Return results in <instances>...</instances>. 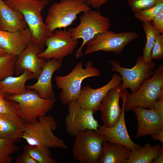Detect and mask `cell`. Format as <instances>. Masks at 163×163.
Returning <instances> with one entry per match:
<instances>
[{"instance_id": "obj_1", "label": "cell", "mask_w": 163, "mask_h": 163, "mask_svg": "<svg viewBox=\"0 0 163 163\" xmlns=\"http://www.w3.org/2000/svg\"><path fill=\"white\" fill-rule=\"evenodd\" d=\"M2 0L12 9L22 13L31 34V41L44 49L46 39L53 34L47 28L41 14L49 0Z\"/></svg>"}, {"instance_id": "obj_2", "label": "cell", "mask_w": 163, "mask_h": 163, "mask_svg": "<svg viewBox=\"0 0 163 163\" xmlns=\"http://www.w3.org/2000/svg\"><path fill=\"white\" fill-rule=\"evenodd\" d=\"M57 127L56 122L52 116H42L35 122L25 123L22 138L30 145L66 149L67 146L64 141L53 133Z\"/></svg>"}, {"instance_id": "obj_3", "label": "cell", "mask_w": 163, "mask_h": 163, "mask_svg": "<svg viewBox=\"0 0 163 163\" xmlns=\"http://www.w3.org/2000/svg\"><path fill=\"white\" fill-rule=\"evenodd\" d=\"M101 75L100 71L94 66L91 61H88L85 69L82 62L76 64L72 71L64 76H56L57 87L61 90L59 99L63 105L68 104L77 100L81 92L82 81L86 78Z\"/></svg>"}, {"instance_id": "obj_4", "label": "cell", "mask_w": 163, "mask_h": 163, "mask_svg": "<svg viewBox=\"0 0 163 163\" xmlns=\"http://www.w3.org/2000/svg\"><path fill=\"white\" fill-rule=\"evenodd\" d=\"M163 92V65L155 69L152 77L146 80L133 93H128L126 99L125 112L136 107L152 109L160 94Z\"/></svg>"}, {"instance_id": "obj_5", "label": "cell", "mask_w": 163, "mask_h": 163, "mask_svg": "<svg viewBox=\"0 0 163 163\" xmlns=\"http://www.w3.org/2000/svg\"><path fill=\"white\" fill-rule=\"evenodd\" d=\"M75 137L72 149L73 159L80 163H98L102 155L103 144L107 141L104 136L99 131L88 129Z\"/></svg>"}, {"instance_id": "obj_6", "label": "cell", "mask_w": 163, "mask_h": 163, "mask_svg": "<svg viewBox=\"0 0 163 163\" xmlns=\"http://www.w3.org/2000/svg\"><path fill=\"white\" fill-rule=\"evenodd\" d=\"M91 10L83 0H61L50 7L45 23L51 33L70 26L82 12Z\"/></svg>"}, {"instance_id": "obj_7", "label": "cell", "mask_w": 163, "mask_h": 163, "mask_svg": "<svg viewBox=\"0 0 163 163\" xmlns=\"http://www.w3.org/2000/svg\"><path fill=\"white\" fill-rule=\"evenodd\" d=\"M80 24L76 27L69 28L68 30L72 39L81 38L83 42L75 52V57L78 59L83 55L82 48L86 43L98 34L108 30L110 26L108 18L103 16L99 11L90 10L83 12L80 17Z\"/></svg>"}, {"instance_id": "obj_8", "label": "cell", "mask_w": 163, "mask_h": 163, "mask_svg": "<svg viewBox=\"0 0 163 163\" xmlns=\"http://www.w3.org/2000/svg\"><path fill=\"white\" fill-rule=\"evenodd\" d=\"M6 98L18 103L19 115L27 123L35 122L39 117L46 115L56 101V98H42L35 91L28 89L22 94L8 95Z\"/></svg>"}, {"instance_id": "obj_9", "label": "cell", "mask_w": 163, "mask_h": 163, "mask_svg": "<svg viewBox=\"0 0 163 163\" xmlns=\"http://www.w3.org/2000/svg\"><path fill=\"white\" fill-rule=\"evenodd\" d=\"M109 62L111 65V71L119 73L121 77V85L123 91L129 88L132 93L136 92L145 81L153 75L157 66L154 61L145 62L141 56L137 57L135 65L130 69L121 66L116 60Z\"/></svg>"}, {"instance_id": "obj_10", "label": "cell", "mask_w": 163, "mask_h": 163, "mask_svg": "<svg viewBox=\"0 0 163 163\" xmlns=\"http://www.w3.org/2000/svg\"><path fill=\"white\" fill-rule=\"evenodd\" d=\"M139 36L135 32L117 33L108 30L96 35L86 43L87 48L85 54L102 50L120 54L126 46Z\"/></svg>"}, {"instance_id": "obj_11", "label": "cell", "mask_w": 163, "mask_h": 163, "mask_svg": "<svg viewBox=\"0 0 163 163\" xmlns=\"http://www.w3.org/2000/svg\"><path fill=\"white\" fill-rule=\"evenodd\" d=\"M68 110L65 123L68 134L75 137L79 132L86 130L98 131L100 125L94 117V113L82 107L77 100L68 104Z\"/></svg>"}, {"instance_id": "obj_12", "label": "cell", "mask_w": 163, "mask_h": 163, "mask_svg": "<svg viewBox=\"0 0 163 163\" xmlns=\"http://www.w3.org/2000/svg\"><path fill=\"white\" fill-rule=\"evenodd\" d=\"M54 32L46 40V48L38 56L45 59H53L62 61L65 57L73 53L78 41L72 39L68 30L59 29Z\"/></svg>"}, {"instance_id": "obj_13", "label": "cell", "mask_w": 163, "mask_h": 163, "mask_svg": "<svg viewBox=\"0 0 163 163\" xmlns=\"http://www.w3.org/2000/svg\"><path fill=\"white\" fill-rule=\"evenodd\" d=\"M128 93V91L127 90L122 92V113L117 123L110 127H106L104 125L99 126L98 130L104 136L107 141L121 145L131 150H135L139 149L142 146L132 141L126 129L125 117V106L126 97Z\"/></svg>"}, {"instance_id": "obj_14", "label": "cell", "mask_w": 163, "mask_h": 163, "mask_svg": "<svg viewBox=\"0 0 163 163\" xmlns=\"http://www.w3.org/2000/svg\"><path fill=\"white\" fill-rule=\"evenodd\" d=\"M121 82V76L116 72L109 82L102 87L95 89L88 85L84 87L77 100L82 107L95 113L99 110L102 101L108 92Z\"/></svg>"}, {"instance_id": "obj_15", "label": "cell", "mask_w": 163, "mask_h": 163, "mask_svg": "<svg viewBox=\"0 0 163 163\" xmlns=\"http://www.w3.org/2000/svg\"><path fill=\"white\" fill-rule=\"evenodd\" d=\"M44 50L31 41L17 56L15 74L18 76L26 69L33 73L34 79L37 78L46 61L45 59L39 58L38 55Z\"/></svg>"}, {"instance_id": "obj_16", "label": "cell", "mask_w": 163, "mask_h": 163, "mask_svg": "<svg viewBox=\"0 0 163 163\" xmlns=\"http://www.w3.org/2000/svg\"><path fill=\"white\" fill-rule=\"evenodd\" d=\"M123 91L121 85L119 84L110 89L102 101L99 110L101 119L104 126L112 127L119 120L122 111L119 102Z\"/></svg>"}, {"instance_id": "obj_17", "label": "cell", "mask_w": 163, "mask_h": 163, "mask_svg": "<svg viewBox=\"0 0 163 163\" xmlns=\"http://www.w3.org/2000/svg\"><path fill=\"white\" fill-rule=\"evenodd\" d=\"M62 61L53 59H47L35 83L26 85V88L36 91L42 98L50 99L55 98L52 83L53 73L60 68Z\"/></svg>"}, {"instance_id": "obj_18", "label": "cell", "mask_w": 163, "mask_h": 163, "mask_svg": "<svg viewBox=\"0 0 163 163\" xmlns=\"http://www.w3.org/2000/svg\"><path fill=\"white\" fill-rule=\"evenodd\" d=\"M136 117L138 126L135 138L151 135L163 129V117L153 108L136 107L132 110Z\"/></svg>"}, {"instance_id": "obj_19", "label": "cell", "mask_w": 163, "mask_h": 163, "mask_svg": "<svg viewBox=\"0 0 163 163\" xmlns=\"http://www.w3.org/2000/svg\"><path fill=\"white\" fill-rule=\"evenodd\" d=\"M31 40V34L28 28L14 32L0 30V47L8 54L18 56Z\"/></svg>"}, {"instance_id": "obj_20", "label": "cell", "mask_w": 163, "mask_h": 163, "mask_svg": "<svg viewBox=\"0 0 163 163\" xmlns=\"http://www.w3.org/2000/svg\"><path fill=\"white\" fill-rule=\"evenodd\" d=\"M27 28L22 13L12 9L0 0V30L14 32Z\"/></svg>"}, {"instance_id": "obj_21", "label": "cell", "mask_w": 163, "mask_h": 163, "mask_svg": "<svg viewBox=\"0 0 163 163\" xmlns=\"http://www.w3.org/2000/svg\"><path fill=\"white\" fill-rule=\"evenodd\" d=\"M25 123L21 119L0 114V139L14 142L20 141L22 138Z\"/></svg>"}, {"instance_id": "obj_22", "label": "cell", "mask_w": 163, "mask_h": 163, "mask_svg": "<svg viewBox=\"0 0 163 163\" xmlns=\"http://www.w3.org/2000/svg\"><path fill=\"white\" fill-rule=\"evenodd\" d=\"M32 78L33 73L25 69L18 76H10L0 81V89L8 95L22 94L28 90L26 88V82Z\"/></svg>"}, {"instance_id": "obj_23", "label": "cell", "mask_w": 163, "mask_h": 163, "mask_svg": "<svg viewBox=\"0 0 163 163\" xmlns=\"http://www.w3.org/2000/svg\"><path fill=\"white\" fill-rule=\"evenodd\" d=\"M131 150L121 145L105 141L99 163H125Z\"/></svg>"}, {"instance_id": "obj_24", "label": "cell", "mask_w": 163, "mask_h": 163, "mask_svg": "<svg viewBox=\"0 0 163 163\" xmlns=\"http://www.w3.org/2000/svg\"><path fill=\"white\" fill-rule=\"evenodd\" d=\"M163 152L162 145L153 146L147 143L138 149L131 150L125 163H151Z\"/></svg>"}, {"instance_id": "obj_25", "label": "cell", "mask_w": 163, "mask_h": 163, "mask_svg": "<svg viewBox=\"0 0 163 163\" xmlns=\"http://www.w3.org/2000/svg\"><path fill=\"white\" fill-rule=\"evenodd\" d=\"M142 27L146 37V41L143 50L142 56L144 61L148 63L153 60L152 59V50L157 37L161 34L151 22H143Z\"/></svg>"}, {"instance_id": "obj_26", "label": "cell", "mask_w": 163, "mask_h": 163, "mask_svg": "<svg viewBox=\"0 0 163 163\" xmlns=\"http://www.w3.org/2000/svg\"><path fill=\"white\" fill-rule=\"evenodd\" d=\"M50 149L46 146L27 144L24 147V151L27 153L37 163H56L52 157Z\"/></svg>"}, {"instance_id": "obj_27", "label": "cell", "mask_w": 163, "mask_h": 163, "mask_svg": "<svg viewBox=\"0 0 163 163\" xmlns=\"http://www.w3.org/2000/svg\"><path fill=\"white\" fill-rule=\"evenodd\" d=\"M17 56L7 54L0 57V81L15 74Z\"/></svg>"}, {"instance_id": "obj_28", "label": "cell", "mask_w": 163, "mask_h": 163, "mask_svg": "<svg viewBox=\"0 0 163 163\" xmlns=\"http://www.w3.org/2000/svg\"><path fill=\"white\" fill-rule=\"evenodd\" d=\"M14 142L11 140L0 139V163H11V156L18 150Z\"/></svg>"}, {"instance_id": "obj_29", "label": "cell", "mask_w": 163, "mask_h": 163, "mask_svg": "<svg viewBox=\"0 0 163 163\" xmlns=\"http://www.w3.org/2000/svg\"><path fill=\"white\" fill-rule=\"evenodd\" d=\"M163 10V0H157L153 6L134 13L135 17L143 22H151L154 18Z\"/></svg>"}, {"instance_id": "obj_30", "label": "cell", "mask_w": 163, "mask_h": 163, "mask_svg": "<svg viewBox=\"0 0 163 163\" xmlns=\"http://www.w3.org/2000/svg\"><path fill=\"white\" fill-rule=\"evenodd\" d=\"M0 114L15 119H21L18 113V103L6 97L0 99Z\"/></svg>"}, {"instance_id": "obj_31", "label": "cell", "mask_w": 163, "mask_h": 163, "mask_svg": "<svg viewBox=\"0 0 163 163\" xmlns=\"http://www.w3.org/2000/svg\"><path fill=\"white\" fill-rule=\"evenodd\" d=\"M157 0H127L131 11H136L149 8L156 4Z\"/></svg>"}, {"instance_id": "obj_32", "label": "cell", "mask_w": 163, "mask_h": 163, "mask_svg": "<svg viewBox=\"0 0 163 163\" xmlns=\"http://www.w3.org/2000/svg\"><path fill=\"white\" fill-rule=\"evenodd\" d=\"M152 60H161L163 59V34L158 35L152 50Z\"/></svg>"}, {"instance_id": "obj_33", "label": "cell", "mask_w": 163, "mask_h": 163, "mask_svg": "<svg viewBox=\"0 0 163 163\" xmlns=\"http://www.w3.org/2000/svg\"><path fill=\"white\" fill-rule=\"evenodd\" d=\"M152 21V24L158 30L161 34H163V10L158 14Z\"/></svg>"}, {"instance_id": "obj_34", "label": "cell", "mask_w": 163, "mask_h": 163, "mask_svg": "<svg viewBox=\"0 0 163 163\" xmlns=\"http://www.w3.org/2000/svg\"><path fill=\"white\" fill-rule=\"evenodd\" d=\"M15 161L16 163H37L36 160L24 151L17 157Z\"/></svg>"}, {"instance_id": "obj_35", "label": "cell", "mask_w": 163, "mask_h": 163, "mask_svg": "<svg viewBox=\"0 0 163 163\" xmlns=\"http://www.w3.org/2000/svg\"><path fill=\"white\" fill-rule=\"evenodd\" d=\"M153 108L160 116L163 117V92L160 94L155 102Z\"/></svg>"}, {"instance_id": "obj_36", "label": "cell", "mask_w": 163, "mask_h": 163, "mask_svg": "<svg viewBox=\"0 0 163 163\" xmlns=\"http://www.w3.org/2000/svg\"><path fill=\"white\" fill-rule=\"evenodd\" d=\"M88 5L94 8L99 9L100 7L107 2L108 0H83Z\"/></svg>"}, {"instance_id": "obj_37", "label": "cell", "mask_w": 163, "mask_h": 163, "mask_svg": "<svg viewBox=\"0 0 163 163\" xmlns=\"http://www.w3.org/2000/svg\"><path fill=\"white\" fill-rule=\"evenodd\" d=\"M150 135L152 138L154 140H158L163 143V129Z\"/></svg>"}, {"instance_id": "obj_38", "label": "cell", "mask_w": 163, "mask_h": 163, "mask_svg": "<svg viewBox=\"0 0 163 163\" xmlns=\"http://www.w3.org/2000/svg\"><path fill=\"white\" fill-rule=\"evenodd\" d=\"M152 163H163V152L157 157L152 161Z\"/></svg>"}, {"instance_id": "obj_39", "label": "cell", "mask_w": 163, "mask_h": 163, "mask_svg": "<svg viewBox=\"0 0 163 163\" xmlns=\"http://www.w3.org/2000/svg\"><path fill=\"white\" fill-rule=\"evenodd\" d=\"M8 95L3 92L0 89V99L6 97Z\"/></svg>"}, {"instance_id": "obj_40", "label": "cell", "mask_w": 163, "mask_h": 163, "mask_svg": "<svg viewBox=\"0 0 163 163\" xmlns=\"http://www.w3.org/2000/svg\"><path fill=\"white\" fill-rule=\"evenodd\" d=\"M7 54L4 50L0 47V57L5 56Z\"/></svg>"}]
</instances>
